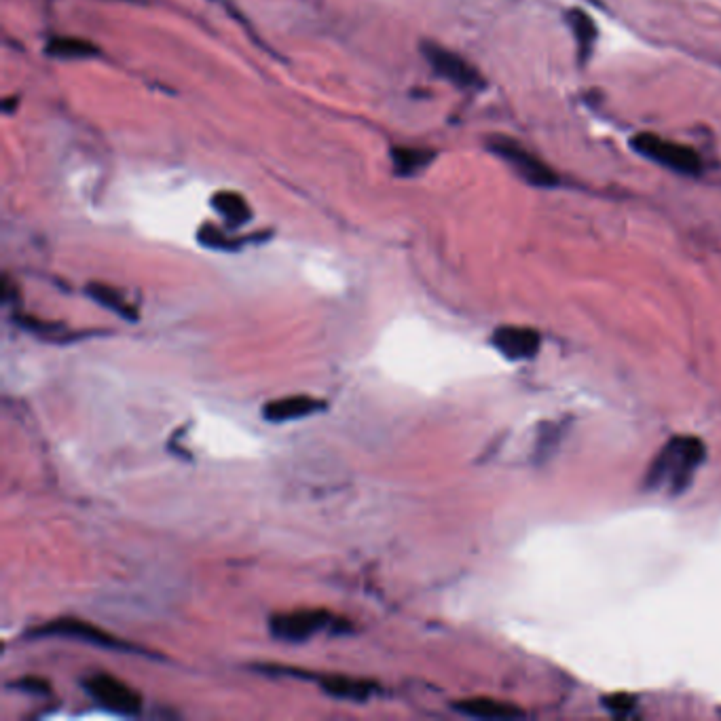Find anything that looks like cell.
Instances as JSON below:
<instances>
[{
	"label": "cell",
	"mask_w": 721,
	"mask_h": 721,
	"mask_svg": "<svg viewBox=\"0 0 721 721\" xmlns=\"http://www.w3.org/2000/svg\"><path fill=\"white\" fill-rule=\"evenodd\" d=\"M705 445L694 436H675L652 461L647 470L645 487L652 491H667L679 495L692 483L694 474L705 461Z\"/></svg>",
	"instance_id": "6da1fadb"
},
{
	"label": "cell",
	"mask_w": 721,
	"mask_h": 721,
	"mask_svg": "<svg viewBox=\"0 0 721 721\" xmlns=\"http://www.w3.org/2000/svg\"><path fill=\"white\" fill-rule=\"evenodd\" d=\"M487 146L495 157L506 161L512 168V172L519 178H523L527 184H531V187L552 189L561 182L559 174L554 172L550 165L546 161H542L538 155L527 151L521 142H516L508 136H493V138H489Z\"/></svg>",
	"instance_id": "7a4b0ae2"
},
{
	"label": "cell",
	"mask_w": 721,
	"mask_h": 721,
	"mask_svg": "<svg viewBox=\"0 0 721 721\" xmlns=\"http://www.w3.org/2000/svg\"><path fill=\"white\" fill-rule=\"evenodd\" d=\"M631 144L641 157L662 165V168L673 170L681 176L702 174L700 155L686 144L664 140L658 134H637Z\"/></svg>",
	"instance_id": "3957f363"
},
{
	"label": "cell",
	"mask_w": 721,
	"mask_h": 721,
	"mask_svg": "<svg viewBox=\"0 0 721 721\" xmlns=\"http://www.w3.org/2000/svg\"><path fill=\"white\" fill-rule=\"evenodd\" d=\"M83 688L106 711H113L125 717H134L142 711V696L136 690L129 688L125 681L108 673L89 675L83 681Z\"/></svg>",
	"instance_id": "277c9868"
},
{
	"label": "cell",
	"mask_w": 721,
	"mask_h": 721,
	"mask_svg": "<svg viewBox=\"0 0 721 721\" xmlns=\"http://www.w3.org/2000/svg\"><path fill=\"white\" fill-rule=\"evenodd\" d=\"M423 58L428 60L432 70L438 77L445 81L461 87V89H483L485 79L480 77V72L466 60L461 58L459 53L442 47L434 41H423L421 43Z\"/></svg>",
	"instance_id": "5b68a950"
},
{
	"label": "cell",
	"mask_w": 721,
	"mask_h": 721,
	"mask_svg": "<svg viewBox=\"0 0 721 721\" xmlns=\"http://www.w3.org/2000/svg\"><path fill=\"white\" fill-rule=\"evenodd\" d=\"M330 624H337V618L326 609H294V612L271 616L269 631L282 641H305Z\"/></svg>",
	"instance_id": "8992f818"
},
{
	"label": "cell",
	"mask_w": 721,
	"mask_h": 721,
	"mask_svg": "<svg viewBox=\"0 0 721 721\" xmlns=\"http://www.w3.org/2000/svg\"><path fill=\"white\" fill-rule=\"evenodd\" d=\"M34 637H66V639H81L87 643H94L100 647H110V650H136L134 645H129L121 639H117L115 635H110L106 631H102L100 626L89 624L85 620H77V618H60L51 624L39 626L32 631Z\"/></svg>",
	"instance_id": "52a82bcc"
},
{
	"label": "cell",
	"mask_w": 721,
	"mask_h": 721,
	"mask_svg": "<svg viewBox=\"0 0 721 721\" xmlns=\"http://www.w3.org/2000/svg\"><path fill=\"white\" fill-rule=\"evenodd\" d=\"M540 335L538 330L523 328V326H504L493 332V345L499 354L508 360H529L540 349Z\"/></svg>",
	"instance_id": "ba28073f"
},
{
	"label": "cell",
	"mask_w": 721,
	"mask_h": 721,
	"mask_svg": "<svg viewBox=\"0 0 721 721\" xmlns=\"http://www.w3.org/2000/svg\"><path fill=\"white\" fill-rule=\"evenodd\" d=\"M324 406H326L324 400L313 398V396H288V398H280V400H273V402L265 404L263 417L273 423H282V421L309 417L313 413L322 411Z\"/></svg>",
	"instance_id": "9c48e42d"
},
{
	"label": "cell",
	"mask_w": 721,
	"mask_h": 721,
	"mask_svg": "<svg viewBox=\"0 0 721 721\" xmlns=\"http://www.w3.org/2000/svg\"><path fill=\"white\" fill-rule=\"evenodd\" d=\"M311 679L320 681V688L332 696V698H341V700H354V702H364L373 696V692L377 690V686L373 681L368 679H358V677H347V675H311Z\"/></svg>",
	"instance_id": "30bf717a"
},
{
	"label": "cell",
	"mask_w": 721,
	"mask_h": 721,
	"mask_svg": "<svg viewBox=\"0 0 721 721\" xmlns=\"http://www.w3.org/2000/svg\"><path fill=\"white\" fill-rule=\"evenodd\" d=\"M390 157L394 174L411 178L428 168L436 153L430 149H419V146H394Z\"/></svg>",
	"instance_id": "8fae6325"
},
{
	"label": "cell",
	"mask_w": 721,
	"mask_h": 721,
	"mask_svg": "<svg viewBox=\"0 0 721 721\" xmlns=\"http://www.w3.org/2000/svg\"><path fill=\"white\" fill-rule=\"evenodd\" d=\"M567 17V24L573 32V36H576V43H578V53H580V62L584 64L590 53H593L595 49V43L599 39V30H597V24L593 22V17H590L586 11L582 9H569L565 13Z\"/></svg>",
	"instance_id": "7c38bea8"
},
{
	"label": "cell",
	"mask_w": 721,
	"mask_h": 721,
	"mask_svg": "<svg viewBox=\"0 0 721 721\" xmlns=\"http://www.w3.org/2000/svg\"><path fill=\"white\" fill-rule=\"evenodd\" d=\"M212 208L223 216V220L227 223V227L237 229L246 225L248 220L252 218V210L248 206V201L237 195L233 191H220L212 197Z\"/></svg>",
	"instance_id": "4fadbf2b"
},
{
	"label": "cell",
	"mask_w": 721,
	"mask_h": 721,
	"mask_svg": "<svg viewBox=\"0 0 721 721\" xmlns=\"http://www.w3.org/2000/svg\"><path fill=\"white\" fill-rule=\"evenodd\" d=\"M455 709L464 715L478 717V719H506V717H519L523 715L519 709L508 705V702H499L493 698H470L455 702Z\"/></svg>",
	"instance_id": "5bb4252c"
},
{
	"label": "cell",
	"mask_w": 721,
	"mask_h": 721,
	"mask_svg": "<svg viewBox=\"0 0 721 721\" xmlns=\"http://www.w3.org/2000/svg\"><path fill=\"white\" fill-rule=\"evenodd\" d=\"M47 55L58 60H91L98 58L100 49L77 36H53L47 43Z\"/></svg>",
	"instance_id": "9a60e30c"
},
{
	"label": "cell",
	"mask_w": 721,
	"mask_h": 721,
	"mask_svg": "<svg viewBox=\"0 0 721 721\" xmlns=\"http://www.w3.org/2000/svg\"><path fill=\"white\" fill-rule=\"evenodd\" d=\"M87 294H89V297L94 299L96 303H100L102 307L119 313L121 318H125V320H138V311L127 303V299L123 297V294H121L117 288L100 284V282H94V284L87 286Z\"/></svg>",
	"instance_id": "2e32d148"
},
{
	"label": "cell",
	"mask_w": 721,
	"mask_h": 721,
	"mask_svg": "<svg viewBox=\"0 0 721 721\" xmlns=\"http://www.w3.org/2000/svg\"><path fill=\"white\" fill-rule=\"evenodd\" d=\"M199 242L203 244V246H208V248H212V250H235V248H239V246H242V242H239V239H235V237H229L223 229H218L216 225H203L201 229H199Z\"/></svg>",
	"instance_id": "e0dca14e"
},
{
	"label": "cell",
	"mask_w": 721,
	"mask_h": 721,
	"mask_svg": "<svg viewBox=\"0 0 721 721\" xmlns=\"http://www.w3.org/2000/svg\"><path fill=\"white\" fill-rule=\"evenodd\" d=\"M17 688H20V690H26V692L47 694V692H49V683H47V681H41V679H34V677H28V679H22V681H17Z\"/></svg>",
	"instance_id": "ac0fdd59"
},
{
	"label": "cell",
	"mask_w": 721,
	"mask_h": 721,
	"mask_svg": "<svg viewBox=\"0 0 721 721\" xmlns=\"http://www.w3.org/2000/svg\"><path fill=\"white\" fill-rule=\"evenodd\" d=\"M595 5H599V3H597V0H595Z\"/></svg>",
	"instance_id": "d6986e66"
}]
</instances>
